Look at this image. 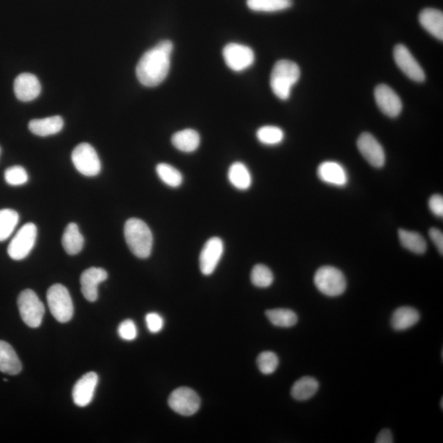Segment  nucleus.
<instances>
[{"label": "nucleus", "mask_w": 443, "mask_h": 443, "mask_svg": "<svg viewBox=\"0 0 443 443\" xmlns=\"http://www.w3.org/2000/svg\"><path fill=\"white\" fill-rule=\"evenodd\" d=\"M22 369L21 360L13 346L6 341H0V371L16 376Z\"/></svg>", "instance_id": "nucleus-20"}, {"label": "nucleus", "mask_w": 443, "mask_h": 443, "mask_svg": "<svg viewBox=\"0 0 443 443\" xmlns=\"http://www.w3.org/2000/svg\"><path fill=\"white\" fill-rule=\"evenodd\" d=\"M16 97L22 102H33L41 92V85L38 77L31 73H22L15 81Z\"/></svg>", "instance_id": "nucleus-17"}, {"label": "nucleus", "mask_w": 443, "mask_h": 443, "mask_svg": "<svg viewBox=\"0 0 443 443\" xmlns=\"http://www.w3.org/2000/svg\"><path fill=\"white\" fill-rule=\"evenodd\" d=\"M18 309L22 321L27 326L36 328L42 323L45 307L33 290L22 291L17 298Z\"/></svg>", "instance_id": "nucleus-6"}, {"label": "nucleus", "mask_w": 443, "mask_h": 443, "mask_svg": "<svg viewBox=\"0 0 443 443\" xmlns=\"http://www.w3.org/2000/svg\"><path fill=\"white\" fill-rule=\"evenodd\" d=\"M317 175L322 182L335 186H345L348 182V175L341 163L335 161L323 162L319 166Z\"/></svg>", "instance_id": "nucleus-18"}, {"label": "nucleus", "mask_w": 443, "mask_h": 443, "mask_svg": "<svg viewBox=\"0 0 443 443\" xmlns=\"http://www.w3.org/2000/svg\"><path fill=\"white\" fill-rule=\"evenodd\" d=\"M291 6L292 0H248V8L259 13L280 12Z\"/></svg>", "instance_id": "nucleus-29"}, {"label": "nucleus", "mask_w": 443, "mask_h": 443, "mask_svg": "<svg viewBox=\"0 0 443 443\" xmlns=\"http://www.w3.org/2000/svg\"><path fill=\"white\" fill-rule=\"evenodd\" d=\"M223 250L225 245L219 237L214 236L207 241L200 255V268L204 275H211L216 271L223 257Z\"/></svg>", "instance_id": "nucleus-12"}, {"label": "nucleus", "mask_w": 443, "mask_h": 443, "mask_svg": "<svg viewBox=\"0 0 443 443\" xmlns=\"http://www.w3.org/2000/svg\"><path fill=\"white\" fill-rule=\"evenodd\" d=\"M146 326L150 332L158 333L163 330V319L157 313H149L145 316Z\"/></svg>", "instance_id": "nucleus-37"}, {"label": "nucleus", "mask_w": 443, "mask_h": 443, "mask_svg": "<svg viewBox=\"0 0 443 443\" xmlns=\"http://www.w3.org/2000/svg\"><path fill=\"white\" fill-rule=\"evenodd\" d=\"M278 364H280V360H278L277 355L272 351H264L259 355L257 358L259 371L266 376L275 372Z\"/></svg>", "instance_id": "nucleus-34"}, {"label": "nucleus", "mask_w": 443, "mask_h": 443, "mask_svg": "<svg viewBox=\"0 0 443 443\" xmlns=\"http://www.w3.org/2000/svg\"><path fill=\"white\" fill-rule=\"evenodd\" d=\"M394 56L396 65L410 79L423 82L426 80V73L413 54L403 45H397L394 49Z\"/></svg>", "instance_id": "nucleus-11"}, {"label": "nucleus", "mask_w": 443, "mask_h": 443, "mask_svg": "<svg viewBox=\"0 0 443 443\" xmlns=\"http://www.w3.org/2000/svg\"><path fill=\"white\" fill-rule=\"evenodd\" d=\"M47 303L50 312L58 322L67 323L70 321L74 307L72 300L65 286L54 284L49 287L47 291Z\"/></svg>", "instance_id": "nucleus-5"}, {"label": "nucleus", "mask_w": 443, "mask_h": 443, "mask_svg": "<svg viewBox=\"0 0 443 443\" xmlns=\"http://www.w3.org/2000/svg\"><path fill=\"white\" fill-rule=\"evenodd\" d=\"M357 147L365 161L373 167L380 168L385 166V152L376 137L368 132H364L357 140Z\"/></svg>", "instance_id": "nucleus-13"}, {"label": "nucleus", "mask_w": 443, "mask_h": 443, "mask_svg": "<svg viewBox=\"0 0 443 443\" xmlns=\"http://www.w3.org/2000/svg\"><path fill=\"white\" fill-rule=\"evenodd\" d=\"M38 227L33 223H26L17 232L8 245V254L13 260H22L29 257L34 248Z\"/></svg>", "instance_id": "nucleus-7"}, {"label": "nucleus", "mask_w": 443, "mask_h": 443, "mask_svg": "<svg viewBox=\"0 0 443 443\" xmlns=\"http://www.w3.org/2000/svg\"><path fill=\"white\" fill-rule=\"evenodd\" d=\"M200 136L193 129H185L176 132L172 136V144L182 152L191 153L198 149Z\"/></svg>", "instance_id": "nucleus-23"}, {"label": "nucleus", "mask_w": 443, "mask_h": 443, "mask_svg": "<svg viewBox=\"0 0 443 443\" xmlns=\"http://www.w3.org/2000/svg\"><path fill=\"white\" fill-rule=\"evenodd\" d=\"M250 280L255 287L266 289L273 284L274 277L271 268L264 264H257L250 273Z\"/></svg>", "instance_id": "nucleus-33"}, {"label": "nucleus", "mask_w": 443, "mask_h": 443, "mask_svg": "<svg viewBox=\"0 0 443 443\" xmlns=\"http://www.w3.org/2000/svg\"><path fill=\"white\" fill-rule=\"evenodd\" d=\"M394 442V436H392L390 429L388 428L382 429L376 438V443H392Z\"/></svg>", "instance_id": "nucleus-40"}, {"label": "nucleus", "mask_w": 443, "mask_h": 443, "mask_svg": "<svg viewBox=\"0 0 443 443\" xmlns=\"http://www.w3.org/2000/svg\"><path fill=\"white\" fill-rule=\"evenodd\" d=\"M118 335L125 341H134L137 337V328L131 319L122 321L118 328Z\"/></svg>", "instance_id": "nucleus-36"}, {"label": "nucleus", "mask_w": 443, "mask_h": 443, "mask_svg": "<svg viewBox=\"0 0 443 443\" xmlns=\"http://www.w3.org/2000/svg\"><path fill=\"white\" fill-rule=\"evenodd\" d=\"M72 161L76 170L86 177L97 176L102 171L98 154L88 143H81L73 150Z\"/></svg>", "instance_id": "nucleus-8"}, {"label": "nucleus", "mask_w": 443, "mask_h": 443, "mask_svg": "<svg viewBox=\"0 0 443 443\" xmlns=\"http://www.w3.org/2000/svg\"><path fill=\"white\" fill-rule=\"evenodd\" d=\"M156 172L164 184L177 188L184 182V177L179 170L166 163H159L156 167Z\"/></svg>", "instance_id": "nucleus-31"}, {"label": "nucleus", "mask_w": 443, "mask_h": 443, "mask_svg": "<svg viewBox=\"0 0 443 443\" xmlns=\"http://www.w3.org/2000/svg\"><path fill=\"white\" fill-rule=\"evenodd\" d=\"M300 76V67L296 63L280 61L273 66L271 76V86L278 99L286 100Z\"/></svg>", "instance_id": "nucleus-3"}, {"label": "nucleus", "mask_w": 443, "mask_h": 443, "mask_svg": "<svg viewBox=\"0 0 443 443\" xmlns=\"http://www.w3.org/2000/svg\"><path fill=\"white\" fill-rule=\"evenodd\" d=\"M19 214L15 210L3 209L0 210V242L6 241L15 230Z\"/></svg>", "instance_id": "nucleus-30"}, {"label": "nucleus", "mask_w": 443, "mask_h": 443, "mask_svg": "<svg viewBox=\"0 0 443 443\" xmlns=\"http://www.w3.org/2000/svg\"><path fill=\"white\" fill-rule=\"evenodd\" d=\"M62 245L68 255H75L81 252L84 245V237L75 223L68 225L63 232Z\"/></svg>", "instance_id": "nucleus-24"}, {"label": "nucleus", "mask_w": 443, "mask_h": 443, "mask_svg": "<svg viewBox=\"0 0 443 443\" xmlns=\"http://www.w3.org/2000/svg\"><path fill=\"white\" fill-rule=\"evenodd\" d=\"M257 136L260 143L276 145L280 144L284 139V132L275 126H264L257 131Z\"/></svg>", "instance_id": "nucleus-32"}, {"label": "nucleus", "mask_w": 443, "mask_h": 443, "mask_svg": "<svg viewBox=\"0 0 443 443\" xmlns=\"http://www.w3.org/2000/svg\"><path fill=\"white\" fill-rule=\"evenodd\" d=\"M172 49L170 40H162L143 54L136 70L141 84L154 88L166 80L170 70Z\"/></svg>", "instance_id": "nucleus-1"}, {"label": "nucleus", "mask_w": 443, "mask_h": 443, "mask_svg": "<svg viewBox=\"0 0 443 443\" xmlns=\"http://www.w3.org/2000/svg\"><path fill=\"white\" fill-rule=\"evenodd\" d=\"M374 98L379 109L387 117L396 118L403 111V102L390 86L378 85L374 90Z\"/></svg>", "instance_id": "nucleus-14"}, {"label": "nucleus", "mask_w": 443, "mask_h": 443, "mask_svg": "<svg viewBox=\"0 0 443 443\" xmlns=\"http://www.w3.org/2000/svg\"><path fill=\"white\" fill-rule=\"evenodd\" d=\"M315 287L322 294L335 298L344 293L346 280L340 269L332 266H323L314 274Z\"/></svg>", "instance_id": "nucleus-4"}, {"label": "nucleus", "mask_w": 443, "mask_h": 443, "mask_svg": "<svg viewBox=\"0 0 443 443\" xmlns=\"http://www.w3.org/2000/svg\"><path fill=\"white\" fill-rule=\"evenodd\" d=\"M419 24L429 34L443 40V13L435 8H426L419 13Z\"/></svg>", "instance_id": "nucleus-19"}, {"label": "nucleus", "mask_w": 443, "mask_h": 443, "mask_svg": "<svg viewBox=\"0 0 443 443\" xmlns=\"http://www.w3.org/2000/svg\"><path fill=\"white\" fill-rule=\"evenodd\" d=\"M401 244L414 254L422 255L426 252L427 243L421 234L417 232H411L405 229L398 231Z\"/></svg>", "instance_id": "nucleus-27"}, {"label": "nucleus", "mask_w": 443, "mask_h": 443, "mask_svg": "<svg viewBox=\"0 0 443 443\" xmlns=\"http://www.w3.org/2000/svg\"><path fill=\"white\" fill-rule=\"evenodd\" d=\"M223 56L227 66L234 72L248 70L255 62L253 50L237 43L227 45L223 50Z\"/></svg>", "instance_id": "nucleus-10"}, {"label": "nucleus", "mask_w": 443, "mask_h": 443, "mask_svg": "<svg viewBox=\"0 0 443 443\" xmlns=\"http://www.w3.org/2000/svg\"><path fill=\"white\" fill-rule=\"evenodd\" d=\"M420 319V314L417 309L410 307L397 308L391 319V325L396 331L409 330Z\"/></svg>", "instance_id": "nucleus-21"}, {"label": "nucleus", "mask_w": 443, "mask_h": 443, "mask_svg": "<svg viewBox=\"0 0 443 443\" xmlns=\"http://www.w3.org/2000/svg\"><path fill=\"white\" fill-rule=\"evenodd\" d=\"M228 180L235 188L245 191L250 188L252 184V177L243 163H232L227 173Z\"/></svg>", "instance_id": "nucleus-25"}, {"label": "nucleus", "mask_w": 443, "mask_h": 443, "mask_svg": "<svg viewBox=\"0 0 443 443\" xmlns=\"http://www.w3.org/2000/svg\"><path fill=\"white\" fill-rule=\"evenodd\" d=\"M124 236L132 254L140 259L148 258L153 248V234L146 223L139 218L129 219L124 226Z\"/></svg>", "instance_id": "nucleus-2"}, {"label": "nucleus", "mask_w": 443, "mask_h": 443, "mask_svg": "<svg viewBox=\"0 0 443 443\" xmlns=\"http://www.w3.org/2000/svg\"><path fill=\"white\" fill-rule=\"evenodd\" d=\"M63 125L65 122L61 116H53L31 120L29 122V129L36 136H49L61 131Z\"/></svg>", "instance_id": "nucleus-22"}, {"label": "nucleus", "mask_w": 443, "mask_h": 443, "mask_svg": "<svg viewBox=\"0 0 443 443\" xmlns=\"http://www.w3.org/2000/svg\"><path fill=\"white\" fill-rule=\"evenodd\" d=\"M4 179L8 185L17 186L26 184L29 182V175L24 168L21 166H13L7 168L4 172Z\"/></svg>", "instance_id": "nucleus-35"}, {"label": "nucleus", "mask_w": 443, "mask_h": 443, "mask_svg": "<svg viewBox=\"0 0 443 443\" xmlns=\"http://www.w3.org/2000/svg\"><path fill=\"white\" fill-rule=\"evenodd\" d=\"M108 278V273L102 268H90L81 273L80 282L84 298L95 303L98 299V287Z\"/></svg>", "instance_id": "nucleus-16"}, {"label": "nucleus", "mask_w": 443, "mask_h": 443, "mask_svg": "<svg viewBox=\"0 0 443 443\" xmlns=\"http://www.w3.org/2000/svg\"><path fill=\"white\" fill-rule=\"evenodd\" d=\"M441 409H443V399L441 400Z\"/></svg>", "instance_id": "nucleus-41"}, {"label": "nucleus", "mask_w": 443, "mask_h": 443, "mask_svg": "<svg viewBox=\"0 0 443 443\" xmlns=\"http://www.w3.org/2000/svg\"><path fill=\"white\" fill-rule=\"evenodd\" d=\"M429 236L433 243L437 246L438 251L442 255L443 254V234L442 232L440 229H437L436 227H432L430 230H429Z\"/></svg>", "instance_id": "nucleus-39"}, {"label": "nucleus", "mask_w": 443, "mask_h": 443, "mask_svg": "<svg viewBox=\"0 0 443 443\" xmlns=\"http://www.w3.org/2000/svg\"><path fill=\"white\" fill-rule=\"evenodd\" d=\"M428 207L437 217L443 216V198L441 195H433L429 199Z\"/></svg>", "instance_id": "nucleus-38"}, {"label": "nucleus", "mask_w": 443, "mask_h": 443, "mask_svg": "<svg viewBox=\"0 0 443 443\" xmlns=\"http://www.w3.org/2000/svg\"><path fill=\"white\" fill-rule=\"evenodd\" d=\"M319 383L313 377L305 376L298 379L291 387V396L296 401H307L319 390Z\"/></svg>", "instance_id": "nucleus-26"}, {"label": "nucleus", "mask_w": 443, "mask_h": 443, "mask_svg": "<svg viewBox=\"0 0 443 443\" xmlns=\"http://www.w3.org/2000/svg\"><path fill=\"white\" fill-rule=\"evenodd\" d=\"M0 153H1V150H0Z\"/></svg>", "instance_id": "nucleus-42"}, {"label": "nucleus", "mask_w": 443, "mask_h": 443, "mask_svg": "<svg viewBox=\"0 0 443 443\" xmlns=\"http://www.w3.org/2000/svg\"><path fill=\"white\" fill-rule=\"evenodd\" d=\"M168 405L176 413L191 417L199 410L200 398L191 388L181 387L172 392L168 398Z\"/></svg>", "instance_id": "nucleus-9"}, {"label": "nucleus", "mask_w": 443, "mask_h": 443, "mask_svg": "<svg viewBox=\"0 0 443 443\" xmlns=\"http://www.w3.org/2000/svg\"><path fill=\"white\" fill-rule=\"evenodd\" d=\"M266 317L273 325L280 328H291L298 323V315L289 309H268Z\"/></svg>", "instance_id": "nucleus-28"}, {"label": "nucleus", "mask_w": 443, "mask_h": 443, "mask_svg": "<svg viewBox=\"0 0 443 443\" xmlns=\"http://www.w3.org/2000/svg\"><path fill=\"white\" fill-rule=\"evenodd\" d=\"M99 377L95 372H89L76 382L72 389V399L79 408H85L93 400Z\"/></svg>", "instance_id": "nucleus-15"}]
</instances>
